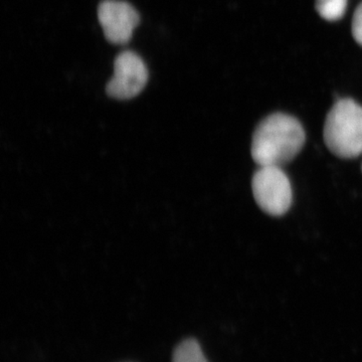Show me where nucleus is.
<instances>
[{"instance_id": "nucleus-1", "label": "nucleus", "mask_w": 362, "mask_h": 362, "mask_svg": "<svg viewBox=\"0 0 362 362\" xmlns=\"http://www.w3.org/2000/svg\"><path fill=\"white\" fill-rule=\"evenodd\" d=\"M306 135L294 117L275 113L259 123L252 134L251 153L259 166L283 168L303 148Z\"/></svg>"}, {"instance_id": "nucleus-2", "label": "nucleus", "mask_w": 362, "mask_h": 362, "mask_svg": "<svg viewBox=\"0 0 362 362\" xmlns=\"http://www.w3.org/2000/svg\"><path fill=\"white\" fill-rule=\"evenodd\" d=\"M324 142L343 159L362 154V107L351 99L338 100L326 117Z\"/></svg>"}, {"instance_id": "nucleus-3", "label": "nucleus", "mask_w": 362, "mask_h": 362, "mask_svg": "<svg viewBox=\"0 0 362 362\" xmlns=\"http://www.w3.org/2000/svg\"><path fill=\"white\" fill-rule=\"evenodd\" d=\"M252 189L257 204L269 216H284L292 206L291 182L282 168L259 166L252 176Z\"/></svg>"}, {"instance_id": "nucleus-4", "label": "nucleus", "mask_w": 362, "mask_h": 362, "mask_svg": "<svg viewBox=\"0 0 362 362\" xmlns=\"http://www.w3.org/2000/svg\"><path fill=\"white\" fill-rule=\"evenodd\" d=\"M148 77V69L141 57L134 52H122L114 63V75L107 85V94L114 99H132L144 89Z\"/></svg>"}, {"instance_id": "nucleus-5", "label": "nucleus", "mask_w": 362, "mask_h": 362, "mask_svg": "<svg viewBox=\"0 0 362 362\" xmlns=\"http://www.w3.org/2000/svg\"><path fill=\"white\" fill-rule=\"evenodd\" d=\"M98 18L105 37L114 45L129 42L140 21L139 13L134 7L122 0L102 1L98 8Z\"/></svg>"}, {"instance_id": "nucleus-6", "label": "nucleus", "mask_w": 362, "mask_h": 362, "mask_svg": "<svg viewBox=\"0 0 362 362\" xmlns=\"http://www.w3.org/2000/svg\"><path fill=\"white\" fill-rule=\"evenodd\" d=\"M173 362H209L194 339L185 340L176 347L173 354Z\"/></svg>"}, {"instance_id": "nucleus-7", "label": "nucleus", "mask_w": 362, "mask_h": 362, "mask_svg": "<svg viewBox=\"0 0 362 362\" xmlns=\"http://www.w3.org/2000/svg\"><path fill=\"white\" fill-rule=\"evenodd\" d=\"M316 11L324 20L335 21L346 11L347 0H316Z\"/></svg>"}, {"instance_id": "nucleus-8", "label": "nucleus", "mask_w": 362, "mask_h": 362, "mask_svg": "<svg viewBox=\"0 0 362 362\" xmlns=\"http://www.w3.org/2000/svg\"><path fill=\"white\" fill-rule=\"evenodd\" d=\"M352 35L357 44L362 45V4L357 6L352 18Z\"/></svg>"}]
</instances>
